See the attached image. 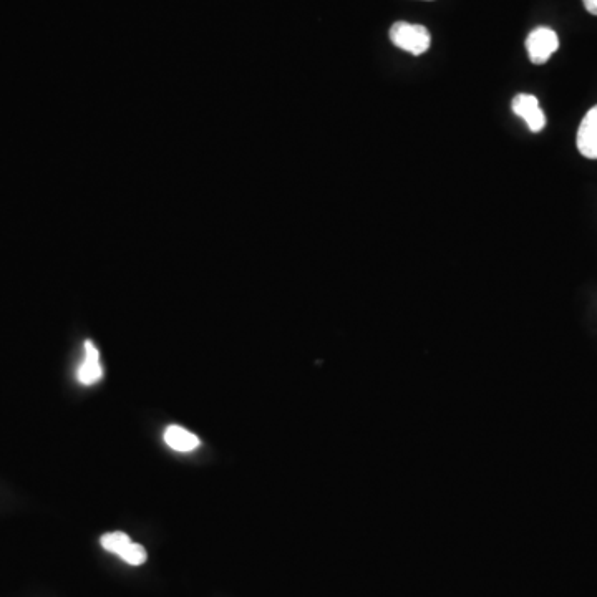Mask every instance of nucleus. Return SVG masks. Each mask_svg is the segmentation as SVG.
<instances>
[{"label":"nucleus","mask_w":597,"mask_h":597,"mask_svg":"<svg viewBox=\"0 0 597 597\" xmlns=\"http://www.w3.org/2000/svg\"><path fill=\"white\" fill-rule=\"evenodd\" d=\"M390 40L398 49L405 50L408 54L422 55L430 49L432 35L427 27L408 22H395L390 29Z\"/></svg>","instance_id":"1"},{"label":"nucleus","mask_w":597,"mask_h":597,"mask_svg":"<svg viewBox=\"0 0 597 597\" xmlns=\"http://www.w3.org/2000/svg\"><path fill=\"white\" fill-rule=\"evenodd\" d=\"M559 49L558 34L548 27L534 29L526 39L528 57L534 65H543Z\"/></svg>","instance_id":"2"},{"label":"nucleus","mask_w":597,"mask_h":597,"mask_svg":"<svg viewBox=\"0 0 597 597\" xmlns=\"http://www.w3.org/2000/svg\"><path fill=\"white\" fill-rule=\"evenodd\" d=\"M511 108L515 115L525 120L531 132L538 133L546 127V115L539 107L538 98L534 95H528V93L516 95L511 103Z\"/></svg>","instance_id":"3"},{"label":"nucleus","mask_w":597,"mask_h":597,"mask_svg":"<svg viewBox=\"0 0 597 597\" xmlns=\"http://www.w3.org/2000/svg\"><path fill=\"white\" fill-rule=\"evenodd\" d=\"M578 150L584 158L597 160V105L591 108L578 130Z\"/></svg>","instance_id":"4"},{"label":"nucleus","mask_w":597,"mask_h":597,"mask_svg":"<svg viewBox=\"0 0 597 597\" xmlns=\"http://www.w3.org/2000/svg\"><path fill=\"white\" fill-rule=\"evenodd\" d=\"M83 349H85V360H83V364L80 365V369H78V380H80L83 385L97 384L98 380L102 379L103 375L102 364H100V354H98V349L95 347L92 340H85Z\"/></svg>","instance_id":"5"},{"label":"nucleus","mask_w":597,"mask_h":597,"mask_svg":"<svg viewBox=\"0 0 597 597\" xmlns=\"http://www.w3.org/2000/svg\"><path fill=\"white\" fill-rule=\"evenodd\" d=\"M165 442L176 452H193L201 445L195 433L188 432L185 428L176 427V425L166 428Z\"/></svg>","instance_id":"6"},{"label":"nucleus","mask_w":597,"mask_h":597,"mask_svg":"<svg viewBox=\"0 0 597 597\" xmlns=\"http://www.w3.org/2000/svg\"><path fill=\"white\" fill-rule=\"evenodd\" d=\"M100 543H102L103 549H107L108 553L120 556L128 544L132 543V539L128 538L127 534L122 533V531H117V533H108L102 536Z\"/></svg>","instance_id":"7"},{"label":"nucleus","mask_w":597,"mask_h":597,"mask_svg":"<svg viewBox=\"0 0 597 597\" xmlns=\"http://www.w3.org/2000/svg\"><path fill=\"white\" fill-rule=\"evenodd\" d=\"M120 558H122L125 563L132 564V566H141V564L146 563L148 553H146V549L143 548L141 544L130 543L127 548H125V551L120 554Z\"/></svg>","instance_id":"8"},{"label":"nucleus","mask_w":597,"mask_h":597,"mask_svg":"<svg viewBox=\"0 0 597 597\" xmlns=\"http://www.w3.org/2000/svg\"><path fill=\"white\" fill-rule=\"evenodd\" d=\"M583 4L589 14L597 15V0H583Z\"/></svg>","instance_id":"9"}]
</instances>
